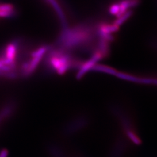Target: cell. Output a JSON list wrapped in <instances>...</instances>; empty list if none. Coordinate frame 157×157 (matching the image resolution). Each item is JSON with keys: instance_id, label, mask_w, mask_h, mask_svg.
<instances>
[{"instance_id": "cell-1", "label": "cell", "mask_w": 157, "mask_h": 157, "mask_svg": "<svg viewBox=\"0 0 157 157\" xmlns=\"http://www.w3.org/2000/svg\"><path fill=\"white\" fill-rule=\"evenodd\" d=\"M86 23L64 29L47 53L48 67L58 73L71 70L82 75L107 53L114 27Z\"/></svg>"}, {"instance_id": "cell-2", "label": "cell", "mask_w": 157, "mask_h": 157, "mask_svg": "<svg viewBox=\"0 0 157 157\" xmlns=\"http://www.w3.org/2000/svg\"><path fill=\"white\" fill-rule=\"evenodd\" d=\"M48 50L45 44L30 40H13L0 49V77L25 78L33 73Z\"/></svg>"}]
</instances>
